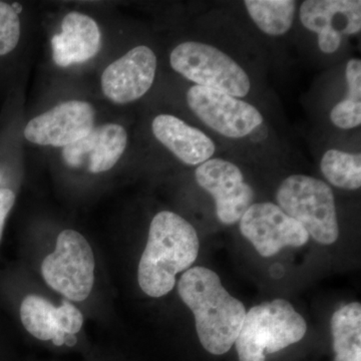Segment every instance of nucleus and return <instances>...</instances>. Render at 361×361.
Returning a JSON list of instances; mask_svg holds the SVG:
<instances>
[{
    "instance_id": "f257e3e1",
    "label": "nucleus",
    "mask_w": 361,
    "mask_h": 361,
    "mask_svg": "<svg viewBox=\"0 0 361 361\" xmlns=\"http://www.w3.org/2000/svg\"><path fill=\"white\" fill-rule=\"evenodd\" d=\"M47 49L51 65L66 75L97 71L116 47V35L104 13L66 7L49 16Z\"/></svg>"
},
{
    "instance_id": "f03ea898",
    "label": "nucleus",
    "mask_w": 361,
    "mask_h": 361,
    "mask_svg": "<svg viewBox=\"0 0 361 361\" xmlns=\"http://www.w3.org/2000/svg\"><path fill=\"white\" fill-rule=\"evenodd\" d=\"M178 292L193 312L202 346L214 355L228 353L245 318L244 304L226 290L214 271L201 266L182 275Z\"/></svg>"
},
{
    "instance_id": "7ed1b4c3",
    "label": "nucleus",
    "mask_w": 361,
    "mask_h": 361,
    "mask_svg": "<svg viewBox=\"0 0 361 361\" xmlns=\"http://www.w3.org/2000/svg\"><path fill=\"white\" fill-rule=\"evenodd\" d=\"M199 246L191 223L171 211L156 214L137 268L142 290L154 298L167 295L175 287L177 274L194 264Z\"/></svg>"
},
{
    "instance_id": "20e7f679",
    "label": "nucleus",
    "mask_w": 361,
    "mask_h": 361,
    "mask_svg": "<svg viewBox=\"0 0 361 361\" xmlns=\"http://www.w3.org/2000/svg\"><path fill=\"white\" fill-rule=\"evenodd\" d=\"M106 106L92 92L90 96L73 94L56 99L44 110L25 116L23 142L49 153L71 146L110 118Z\"/></svg>"
},
{
    "instance_id": "39448f33",
    "label": "nucleus",
    "mask_w": 361,
    "mask_h": 361,
    "mask_svg": "<svg viewBox=\"0 0 361 361\" xmlns=\"http://www.w3.org/2000/svg\"><path fill=\"white\" fill-rule=\"evenodd\" d=\"M158 58L148 44L111 51L97 68L94 94L104 106L125 108L139 102L155 84Z\"/></svg>"
},
{
    "instance_id": "423d86ee",
    "label": "nucleus",
    "mask_w": 361,
    "mask_h": 361,
    "mask_svg": "<svg viewBox=\"0 0 361 361\" xmlns=\"http://www.w3.org/2000/svg\"><path fill=\"white\" fill-rule=\"evenodd\" d=\"M306 331L305 319L284 299L254 306L235 342L239 361H265L266 355L300 341Z\"/></svg>"
},
{
    "instance_id": "0eeeda50",
    "label": "nucleus",
    "mask_w": 361,
    "mask_h": 361,
    "mask_svg": "<svg viewBox=\"0 0 361 361\" xmlns=\"http://www.w3.org/2000/svg\"><path fill=\"white\" fill-rule=\"evenodd\" d=\"M276 200L318 243H336L339 237L336 201L326 183L310 176L292 175L278 188Z\"/></svg>"
},
{
    "instance_id": "6e6552de",
    "label": "nucleus",
    "mask_w": 361,
    "mask_h": 361,
    "mask_svg": "<svg viewBox=\"0 0 361 361\" xmlns=\"http://www.w3.org/2000/svg\"><path fill=\"white\" fill-rule=\"evenodd\" d=\"M130 142L127 126L110 116L84 139L49 155L66 172L99 177L114 172L127 155Z\"/></svg>"
},
{
    "instance_id": "1a4fd4ad",
    "label": "nucleus",
    "mask_w": 361,
    "mask_h": 361,
    "mask_svg": "<svg viewBox=\"0 0 361 361\" xmlns=\"http://www.w3.org/2000/svg\"><path fill=\"white\" fill-rule=\"evenodd\" d=\"M171 68L199 87L244 97L251 89L250 78L232 58L212 45L184 42L169 56Z\"/></svg>"
},
{
    "instance_id": "9d476101",
    "label": "nucleus",
    "mask_w": 361,
    "mask_h": 361,
    "mask_svg": "<svg viewBox=\"0 0 361 361\" xmlns=\"http://www.w3.org/2000/svg\"><path fill=\"white\" fill-rule=\"evenodd\" d=\"M94 252L80 232L66 229L56 238V249L42 263V275L51 288L68 300L82 302L94 283Z\"/></svg>"
},
{
    "instance_id": "9b49d317",
    "label": "nucleus",
    "mask_w": 361,
    "mask_h": 361,
    "mask_svg": "<svg viewBox=\"0 0 361 361\" xmlns=\"http://www.w3.org/2000/svg\"><path fill=\"white\" fill-rule=\"evenodd\" d=\"M186 99L195 116L224 137L240 139L263 123L255 106L219 90L193 85L188 90Z\"/></svg>"
},
{
    "instance_id": "f8f14e48",
    "label": "nucleus",
    "mask_w": 361,
    "mask_h": 361,
    "mask_svg": "<svg viewBox=\"0 0 361 361\" xmlns=\"http://www.w3.org/2000/svg\"><path fill=\"white\" fill-rule=\"evenodd\" d=\"M240 222V231L263 257H272L284 247L307 243V231L273 203L252 204Z\"/></svg>"
},
{
    "instance_id": "ddd939ff",
    "label": "nucleus",
    "mask_w": 361,
    "mask_h": 361,
    "mask_svg": "<svg viewBox=\"0 0 361 361\" xmlns=\"http://www.w3.org/2000/svg\"><path fill=\"white\" fill-rule=\"evenodd\" d=\"M195 178L199 186L212 195L216 212L223 224H236L252 205L253 189L231 161L210 159L197 167Z\"/></svg>"
},
{
    "instance_id": "4468645a",
    "label": "nucleus",
    "mask_w": 361,
    "mask_h": 361,
    "mask_svg": "<svg viewBox=\"0 0 361 361\" xmlns=\"http://www.w3.org/2000/svg\"><path fill=\"white\" fill-rule=\"evenodd\" d=\"M20 319L25 329L42 341L54 345L65 344L66 336L77 334L84 324L82 312L68 301L59 307L39 295H27L20 305Z\"/></svg>"
},
{
    "instance_id": "2eb2a0df",
    "label": "nucleus",
    "mask_w": 361,
    "mask_h": 361,
    "mask_svg": "<svg viewBox=\"0 0 361 361\" xmlns=\"http://www.w3.org/2000/svg\"><path fill=\"white\" fill-rule=\"evenodd\" d=\"M151 130L157 141L185 165H201L215 153L212 140L179 116L159 114L152 120Z\"/></svg>"
},
{
    "instance_id": "dca6fc26",
    "label": "nucleus",
    "mask_w": 361,
    "mask_h": 361,
    "mask_svg": "<svg viewBox=\"0 0 361 361\" xmlns=\"http://www.w3.org/2000/svg\"><path fill=\"white\" fill-rule=\"evenodd\" d=\"M27 33L25 6L20 2L0 1V87H6L7 94L18 85L14 73L25 49Z\"/></svg>"
},
{
    "instance_id": "f3484780",
    "label": "nucleus",
    "mask_w": 361,
    "mask_h": 361,
    "mask_svg": "<svg viewBox=\"0 0 361 361\" xmlns=\"http://www.w3.org/2000/svg\"><path fill=\"white\" fill-rule=\"evenodd\" d=\"M300 20L310 32L334 30L355 35L361 30L360 0H307L300 7Z\"/></svg>"
},
{
    "instance_id": "a211bd4d",
    "label": "nucleus",
    "mask_w": 361,
    "mask_h": 361,
    "mask_svg": "<svg viewBox=\"0 0 361 361\" xmlns=\"http://www.w3.org/2000/svg\"><path fill=\"white\" fill-rule=\"evenodd\" d=\"M334 361H361V304L349 303L331 318Z\"/></svg>"
},
{
    "instance_id": "6ab92c4d",
    "label": "nucleus",
    "mask_w": 361,
    "mask_h": 361,
    "mask_svg": "<svg viewBox=\"0 0 361 361\" xmlns=\"http://www.w3.org/2000/svg\"><path fill=\"white\" fill-rule=\"evenodd\" d=\"M249 16L266 35H285L293 25L296 2L292 0H246Z\"/></svg>"
},
{
    "instance_id": "aec40b11",
    "label": "nucleus",
    "mask_w": 361,
    "mask_h": 361,
    "mask_svg": "<svg viewBox=\"0 0 361 361\" xmlns=\"http://www.w3.org/2000/svg\"><path fill=\"white\" fill-rule=\"evenodd\" d=\"M320 169L334 186L344 190H357L361 186L360 154L329 149L322 157Z\"/></svg>"
},
{
    "instance_id": "412c9836",
    "label": "nucleus",
    "mask_w": 361,
    "mask_h": 361,
    "mask_svg": "<svg viewBox=\"0 0 361 361\" xmlns=\"http://www.w3.org/2000/svg\"><path fill=\"white\" fill-rule=\"evenodd\" d=\"M330 120L341 129L350 130L358 127L361 123V101L346 97L332 109Z\"/></svg>"
},
{
    "instance_id": "4be33fe9",
    "label": "nucleus",
    "mask_w": 361,
    "mask_h": 361,
    "mask_svg": "<svg viewBox=\"0 0 361 361\" xmlns=\"http://www.w3.org/2000/svg\"><path fill=\"white\" fill-rule=\"evenodd\" d=\"M16 201V193L13 189L0 186V242H1L7 217L13 210Z\"/></svg>"
},
{
    "instance_id": "5701e85b",
    "label": "nucleus",
    "mask_w": 361,
    "mask_h": 361,
    "mask_svg": "<svg viewBox=\"0 0 361 361\" xmlns=\"http://www.w3.org/2000/svg\"><path fill=\"white\" fill-rule=\"evenodd\" d=\"M342 35L334 30H324L318 33V47L324 54H334L341 47Z\"/></svg>"
}]
</instances>
